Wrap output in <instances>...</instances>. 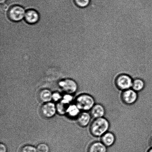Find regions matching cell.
Masks as SVG:
<instances>
[{"mask_svg":"<svg viewBox=\"0 0 152 152\" xmlns=\"http://www.w3.org/2000/svg\"><path fill=\"white\" fill-rule=\"evenodd\" d=\"M53 94L50 90L47 89L41 90L39 93V98L42 102L45 103L50 102L52 99Z\"/></svg>","mask_w":152,"mask_h":152,"instance_id":"cell-14","label":"cell"},{"mask_svg":"<svg viewBox=\"0 0 152 152\" xmlns=\"http://www.w3.org/2000/svg\"><path fill=\"white\" fill-rule=\"evenodd\" d=\"M95 104L94 98L88 94H81L75 99L76 105L83 111H90Z\"/></svg>","mask_w":152,"mask_h":152,"instance_id":"cell-2","label":"cell"},{"mask_svg":"<svg viewBox=\"0 0 152 152\" xmlns=\"http://www.w3.org/2000/svg\"><path fill=\"white\" fill-rule=\"evenodd\" d=\"M19 152H37V150L32 145H26L22 147Z\"/></svg>","mask_w":152,"mask_h":152,"instance_id":"cell-19","label":"cell"},{"mask_svg":"<svg viewBox=\"0 0 152 152\" xmlns=\"http://www.w3.org/2000/svg\"><path fill=\"white\" fill-rule=\"evenodd\" d=\"M147 152H152V147H150V148L148 149Z\"/></svg>","mask_w":152,"mask_h":152,"instance_id":"cell-24","label":"cell"},{"mask_svg":"<svg viewBox=\"0 0 152 152\" xmlns=\"http://www.w3.org/2000/svg\"><path fill=\"white\" fill-rule=\"evenodd\" d=\"M145 86V80L140 77H137L133 79L132 88L138 92L143 90Z\"/></svg>","mask_w":152,"mask_h":152,"instance_id":"cell-13","label":"cell"},{"mask_svg":"<svg viewBox=\"0 0 152 152\" xmlns=\"http://www.w3.org/2000/svg\"><path fill=\"white\" fill-rule=\"evenodd\" d=\"M68 104H69L65 102L63 100H62L56 106V110L59 114L62 115L66 113L68 107H67Z\"/></svg>","mask_w":152,"mask_h":152,"instance_id":"cell-16","label":"cell"},{"mask_svg":"<svg viewBox=\"0 0 152 152\" xmlns=\"http://www.w3.org/2000/svg\"><path fill=\"white\" fill-rule=\"evenodd\" d=\"M80 110L75 105H71L68 106L66 113L71 118H77L80 114Z\"/></svg>","mask_w":152,"mask_h":152,"instance_id":"cell-15","label":"cell"},{"mask_svg":"<svg viewBox=\"0 0 152 152\" xmlns=\"http://www.w3.org/2000/svg\"><path fill=\"white\" fill-rule=\"evenodd\" d=\"M138 92L132 88L122 91L120 99L122 102L126 105H132L137 102L138 99Z\"/></svg>","mask_w":152,"mask_h":152,"instance_id":"cell-4","label":"cell"},{"mask_svg":"<svg viewBox=\"0 0 152 152\" xmlns=\"http://www.w3.org/2000/svg\"><path fill=\"white\" fill-rule=\"evenodd\" d=\"M108 148L100 141H94L89 144L87 152H107Z\"/></svg>","mask_w":152,"mask_h":152,"instance_id":"cell-12","label":"cell"},{"mask_svg":"<svg viewBox=\"0 0 152 152\" xmlns=\"http://www.w3.org/2000/svg\"><path fill=\"white\" fill-rule=\"evenodd\" d=\"M7 1V0H1L0 2H1V4H3L5 3Z\"/></svg>","mask_w":152,"mask_h":152,"instance_id":"cell-23","label":"cell"},{"mask_svg":"<svg viewBox=\"0 0 152 152\" xmlns=\"http://www.w3.org/2000/svg\"><path fill=\"white\" fill-rule=\"evenodd\" d=\"M61 96L60 94L58 93V92H55V93L53 94L52 99H53L54 101H59V99H61Z\"/></svg>","mask_w":152,"mask_h":152,"instance_id":"cell-20","label":"cell"},{"mask_svg":"<svg viewBox=\"0 0 152 152\" xmlns=\"http://www.w3.org/2000/svg\"><path fill=\"white\" fill-rule=\"evenodd\" d=\"M92 118L96 119L104 117L106 114L105 107L101 104H95L89 111Z\"/></svg>","mask_w":152,"mask_h":152,"instance_id":"cell-9","label":"cell"},{"mask_svg":"<svg viewBox=\"0 0 152 152\" xmlns=\"http://www.w3.org/2000/svg\"><path fill=\"white\" fill-rule=\"evenodd\" d=\"M0 152H7V148L4 144L1 143L0 145Z\"/></svg>","mask_w":152,"mask_h":152,"instance_id":"cell-21","label":"cell"},{"mask_svg":"<svg viewBox=\"0 0 152 152\" xmlns=\"http://www.w3.org/2000/svg\"><path fill=\"white\" fill-rule=\"evenodd\" d=\"M92 117L88 112L83 111L77 118V124L82 127H86L90 125Z\"/></svg>","mask_w":152,"mask_h":152,"instance_id":"cell-8","label":"cell"},{"mask_svg":"<svg viewBox=\"0 0 152 152\" xmlns=\"http://www.w3.org/2000/svg\"><path fill=\"white\" fill-rule=\"evenodd\" d=\"M110 127V122L105 117L94 119L89 125V132L94 137H101L108 132Z\"/></svg>","mask_w":152,"mask_h":152,"instance_id":"cell-1","label":"cell"},{"mask_svg":"<svg viewBox=\"0 0 152 152\" xmlns=\"http://www.w3.org/2000/svg\"><path fill=\"white\" fill-rule=\"evenodd\" d=\"M41 113L43 117L46 118H51L56 114L57 110L54 104L48 102L45 103L42 105L40 110Z\"/></svg>","mask_w":152,"mask_h":152,"instance_id":"cell-7","label":"cell"},{"mask_svg":"<svg viewBox=\"0 0 152 152\" xmlns=\"http://www.w3.org/2000/svg\"><path fill=\"white\" fill-rule=\"evenodd\" d=\"M100 141L107 148L113 147L115 144L116 138L114 133L109 131L106 132L100 137Z\"/></svg>","mask_w":152,"mask_h":152,"instance_id":"cell-10","label":"cell"},{"mask_svg":"<svg viewBox=\"0 0 152 152\" xmlns=\"http://www.w3.org/2000/svg\"><path fill=\"white\" fill-rule=\"evenodd\" d=\"M133 78L130 75L126 74H122L115 78V86L119 90L123 91L132 88Z\"/></svg>","mask_w":152,"mask_h":152,"instance_id":"cell-3","label":"cell"},{"mask_svg":"<svg viewBox=\"0 0 152 152\" xmlns=\"http://www.w3.org/2000/svg\"><path fill=\"white\" fill-rule=\"evenodd\" d=\"M25 13L23 7L16 5L12 6L9 9L7 16L10 20L13 22H19L24 18Z\"/></svg>","mask_w":152,"mask_h":152,"instance_id":"cell-5","label":"cell"},{"mask_svg":"<svg viewBox=\"0 0 152 152\" xmlns=\"http://www.w3.org/2000/svg\"><path fill=\"white\" fill-rule=\"evenodd\" d=\"M37 152H49L50 148L47 144L41 143L37 146Z\"/></svg>","mask_w":152,"mask_h":152,"instance_id":"cell-18","label":"cell"},{"mask_svg":"<svg viewBox=\"0 0 152 152\" xmlns=\"http://www.w3.org/2000/svg\"><path fill=\"white\" fill-rule=\"evenodd\" d=\"M149 145L150 147H152V137L150 138L149 141Z\"/></svg>","mask_w":152,"mask_h":152,"instance_id":"cell-22","label":"cell"},{"mask_svg":"<svg viewBox=\"0 0 152 152\" xmlns=\"http://www.w3.org/2000/svg\"><path fill=\"white\" fill-rule=\"evenodd\" d=\"M24 19L25 21L30 24H34L39 20V15L36 10L30 9L25 13Z\"/></svg>","mask_w":152,"mask_h":152,"instance_id":"cell-11","label":"cell"},{"mask_svg":"<svg viewBox=\"0 0 152 152\" xmlns=\"http://www.w3.org/2000/svg\"><path fill=\"white\" fill-rule=\"evenodd\" d=\"M59 86L62 91L69 94L75 93L78 88L77 83L70 79L61 80L59 82Z\"/></svg>","mask_w":152,"mask_h":152,"instance_id":"cell-6","label":"cell"},{"mask_svg":"<svg viewBox=\"0 0 152 152\" xmlns=\"http://www.w3.org/2000/svg\"><path fill=\"white\" fill-rule=\"evenodd\" d=\"M74 3L77 7L80 8H85L90 4V0H74Z\"/></svg>","mask_w":152,"mask_h":152,"instance_id":"cell-17","label":"cell"}]
</instances>
